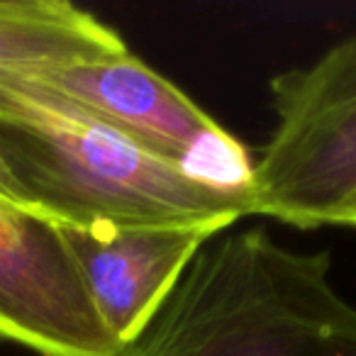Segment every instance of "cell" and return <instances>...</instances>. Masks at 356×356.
Segmentation results:
<instances>
[{"label": "cell", "instance_id": "6da1fadb", "mask_svg": "<svg viewBox=\"0 0 356 356\" xmlns=\"http://www.w3.org/2000/svg\"><path fill=\"white\" fill-rule=\"evenodd\" d=\"M0 156L61 227L220 234L252 215L247 191L208 184L25 76H0Z\"/></svg>", "mask_w": 356, "mask_h": 356}, {"label": "cell", "instance_id": "7a4b0ae2", "mask_svg": "<svg viewBox=\"0 0 356 356\" xmlns=\"http://www.w3.org/2000/svg\"><path fill=\"white\" fill-rule=\"evenodd\" d=\"M118 356H356V305L332 283L327 252L225 229Z\"/></svg>", "mask_w": 356, "mask_h": 356}, {"label": "cell", "instance_id": "3957f363", "mask_svg": "<svg viewBox=\"0 0 356 356\" xmlns=\"http://www.w3.org/2000/svg\"><path fill=\"white\" fill-rule=\"evenodd\" d=\"M276 115L254 159L252 215L356 227V37L271 79Z\"/></svg>", "mask_w": 356, "mask_h": 356}, {"label": "cell", "instance_id": "277c9868", "mask_svg": "<svg viewBox=\"0 0 356 356\" xmlns=\"http://www.w3.org/2000/svg\"><path fill=\"white\" fill-rule=\"evenodd\" d=\"M25 79L61 93L124 137L208 184L252 195L254 156L249 149L132 51Z\"/></svg>", "mask_w": 356, "mask_h": 356}, {"label": "cell", "instance_id": "5b68a950", "mask_svg": "<svg viewBox=\"0 0 356 356\" xmlns=\"http://www.w3.org/2000/svg\"><path fill=\"white\" fill-rule=\"evenodd\" d=\"M0 341L37 356H118L64 229L0 195Z\"/></svg>", "mask_w": 356, "mask_h": 356}, {"label": "cell", "instance_id": "8992f818", "mask_svg": "<svg viewBox=\"0 0 356 356\" xmlns=\"http://www.w3.org/2000/svg\"><path fill=\"white\" fill-rule=\"evenodd\" d=\"M61 229L86 291L120 346L142 332L200 247L215 237L200 229Z\"/></svg>", "mask_w": 356, "mask_h": 356}, {"label": "cell", "instance_id": "52a82bcc", "mask_svg": "<svg viewBox=\"0 0 356 356\" xmlns=\"http://www.w3.org/2000/svg\"><path fill=\"white\" fill-rule=\"evenodd\" d=\"M127 42L66 0H0V76H40L127 54Z\"/></svg>", "mask_w": 356, "mask_h": 356}, {"label": "cell", "instance_id": "ba28073f", "mask_svg": "<svg viewBox=\"0 0 356 356\" xmlns=\"http://www.w3.org/2000/svg\"><path fill=\"white\" fill-rule=\"evenodd\" d=\"M0 195H6V198H10V200H15V203L25 205V208H30V205H27V200H25V195H22L20 186L15 184V178H13L10 171H8L3 156H0Z\"/></svg>", "mask_w": 356, "mask_h": 356}]
</instances>
